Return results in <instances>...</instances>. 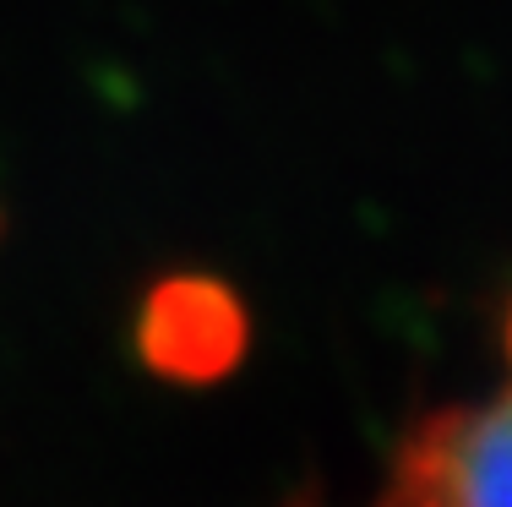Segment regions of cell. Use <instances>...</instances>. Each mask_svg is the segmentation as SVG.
I'll list each match as a JSON object with an SVG mask.
<instances>
[{
  "label": "cell",
  "instance_id": "cell-3",
  "mask_svg": "<svg viewBox=\"0 0 512 507\" xmlns=\"http://www.w3.org/2000/svg\"><path fill=\"white\" fill-rule=\"evenodd\" d=\"M295 507H316V502H295ZM376 507H436V497L420 480V469L393 453V475H387V491L376 497Z\"/></svg>",
  "mask_w": 512,
  "mask_h": 507
},
{
  "label": "cell",
  "instance_id": "cell-1",
  "mask_svg": "<svg viewBox=\"0 0 512 507\" xmlns=\"http://www.w3.org/2000/svg\"><path fill=\"white\" fill-rule=\"evenodd\" d=\"M502 360V393L425 409L398 442V458L420 469L436 507H512V300L502 311Z\"/></svg>",
  "mask_w": 512,
  "mask_h": 507
},
{
  "label": "cell",
  "instance_id": "cell-2",
  "mask_svg": "<svg viewBox=\"0 0 512 507\" xmlns=\"http://www.w3.org/2000/svg\"><path fill=\"white\" fill-rule=\"evenodd\" d=\"M137 344L148 355V366L164 371V377L213 382L246 349V311L224 284L180 273V279H164L148 295Z\"/></svg>",
  "mask_w": 512,
  "mask_h": 507
}]
</instances>
